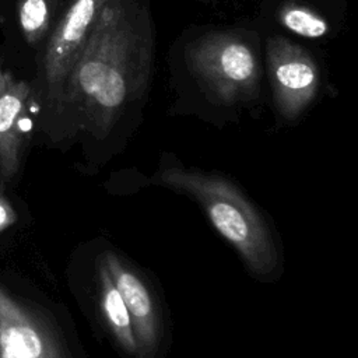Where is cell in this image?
<instances>
[{"label": "cell", "instance_id": "cell-1", "mask_svg": "<svg viewBox=\"0 0 358 358\" xmlns=\"http://www.w3.org/2000/svg\"><path fill=\"white\" fill-rule=\"evenodd\" d=\"M152 50L144 7L136 0H106L55 108L71 112L80 129L105 140L143 96Z\"/></svg>", "mask_w": 358, "mask_h": 358}, {"label": "cell", "instance_id": "cell-2", "mask_svg": "<svg viewBox=\"0 0 358 358\" xmlns=\"http://www.w3.org/2000/svg\"><path fill=\"white\" fill-rule=\"evenodd\" d=\"M152 180L194 200L255 278L271 281L280 275L282 256L275 234L262 211L232 180L220 173L173 164L162 165Z\"/></svg>", "mask_w": 358, "mask_h": 358}, {"label": "cell", "instance_id": "cell-3", "mask_svg": "<svg viewBox=\"0 0 358 358\" xmlns=\"http://www.w3.org/2000/svg\"><path fill=\"white\" fill-rule=\"evenodd\" d=\"M190 70L215 101L234 105L256 96L260 66L252 46L231 34H210L187 46Z\"/></svg>", "mask_w": 358, "mask_h": 358}, {"label": "cell", "instance_id": "cell-4", "mask_svg": "<svg viewBox=\"0 0 358 358\" xmlns=\"http://www.w3.org/2000/svg\"><path fill=\"white\" fill-rule=\"evenodd\" d=\"M98 253L127 309L140 358H158L166 329L155 285L117 249L108 248Z\"/></svg>", "mask_w": 358, "mask_h": 358}, {"label": "cell", "instance_id": "cell-5", "mask_svg": "<svg viewBox=\"0 0 358 358\" xmlns=\"http://www.w3.org/2000/svg\"><path fill=\"white\" fill-rule=\"evenodd\" d=\"M0 358H74L55 323L0 285Z\"/></svg>", "mask_w": 358, "mask_h": 358}, {"label": "cell", "instance_id": "cell-6", "mask_svg": "<svg viewBox=\"0 0 358 358\" xmlns=\"http://www.w3.org/2000/svg\"><path fill=\"white\" fill-rule=\"evenodd\" d=\"M106 0H70L53 28L42 60L45 99L55 108Z\"/></svg>", "mask_w": 358, "mask_h": 358}, {"label": "cell", "instance_id": "cell-7", "mask_svg": "<svg viewBox=\"0 0 358 358\" xmlns=\"http://www.w3.org/2000/svg\"><path fill=\"white\" fill-rule=\"evenodd\" d=\"M266 50L275 108L284 119L294 120L317 94V64L303 48L284 36L270 38Z\"/></svg>", "mask_w": 358, "mask_h": 358}, {"label": "cell", "instance_id": "cell-8", "mask_svg": "<svg viewBox=\"0 0 358 358\" xmlns=\"http://www.w3.org/2000/svg\"><path fill=\"white\" fill-rule=\"evenodd\" d=\"M31 94L29 84L11 77L0 96V183H8L18 173L29 123Z\"/></svg>", "mask_w": 358, "mask_h": 358}, {"label": "cell", "instance_id": "cell-9", "mask_svg": "<svg viewBox=\"0 0 358 358\" xmlns=\"http://www.w3.org/2000/svg\"><path fill=\"white\" fill-rule=\"evenodd\" d=\"M94 305L101 327L124 358H140L130 316L99 253L94 264Z\"/></svg>", "mask_w": 358, "mask_h": 358}, {"label": "cell", "instance_id": "cell-10", "mask_svg": "<svg viewBox=\"0 0 358 358\" xmlns=\"http://www.w3.org/2000/svg\"><path fill=\"white\" fill-rule=\"evenodd\" d=\"M60 0H17L21 34L27 43L38 45L49 34Z\"/></svg>", "mask_w": 358, "mask_h": 358}, {"label": "cell", "instance_id": "cell-11", "mask_svg": "<svg viewBox=\"0 0 358 358\" xmlns=\"http://www.w3.org/2000/svg\"><path fill=\"white\" fill-rule=\"evenodd\" d=\"M280 22L289 31L306 36V38H320L329 32L327 21L317 14L315 10H310L299 4H285L280 10Z\"/></svg>", "mask_w": 358, "mask_h": 358}, {"label": "cell", "instance_id": "cell-12", "mask_svg": "<svg viewBox=\"0 0 358 358\" xmlns=\"http://www.w3.org/2000/svg\"><path fill=\"white\" fill-rule=\"evenodd\" d=\"M17 221V214L8 199L0 192V232L11 227Z\"/></svg>", "mask_w": 358, "mask_h": 358}, {"label": "cell", "instance_id": "cell-13", "mask_svg": "<svg viewBox=\"0 0 358 358\" xmlns=\"http://www.w3.org/2000/svg\"><path fill=\"white\" fill-rule=\"evenodd\" d=\"M10 78H11V74L7 73V71H4V70L1 69V66H0V96H1L3 92L6 91Z\"/></svg>", "mask_w": 358, "mask_h": 358}]
</instances>
